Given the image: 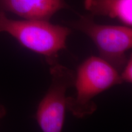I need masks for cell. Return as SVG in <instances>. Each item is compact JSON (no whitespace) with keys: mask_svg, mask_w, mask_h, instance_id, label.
I'll list each match as a JSON object with an SVG mask.
<instances>
[{"mask_svg":"<svg viewBox=\"0 0 132 132\" xmlns=\"http://www.w3.org/2000/svg\"><path fill=\"white\" fill-rule=\"evenodd\" d=\"M0 32L7 33L26 48L42 55L50 66L57 62L72 31L50 21L9 19L0 10Z\"/></svg>","mask_w":132,"mask_h":132,"instance_id":"obj_1","label":"cell"},{"mask_svg":"<svg viewBox=\"0 0 132 132\" xmlns=\"http://www.w3.org/2000/svg\"><path fill=\"white\" fill-rule=\"evenodd\" d=\"M122 83L119 72L99 56L89 57L75 74V94L67 98V110L78 118L91 115L97 110L94 99L100 93Z\"/></svg>","mask_w":132,"mask_h":132,"instance_id":"obj_2","label":"cell"},{"mask_svg":"<svg viewBox=\"0 0 132 132\" xmlns=\"http://www.w3.org/2000/svg\"><path fill=\"white\" fill-rule=\"evenodd\" d=\"M72 25L88 36L96 46L99 57L120 73L128 59L127 52L132 47L131 27L98 24L90 15L81 16Z\"/></svg>","mask_w":132,"mask_h":132,"instance_id":"obj_3","label":"cell"},{"mask_svg":"<svg viewBox=\"0 0 132 132\" xmlns=\"http://www.w3.org/2000/svg\"><path fill=\"white\" fill-rule=\"evenodd\" d=\"M50 67L51 84L39 103L36 119L42 132H62L67 110L66 92L74 85L75 73L58 62Z\"/></svg>","mask_w":132,"mask_h":132,"instance_id":"obj_4","label":"cell"},{"mask_svg":"<svg viewBox=\"0 0 132 132\" xmlns=\"http://www.w3.org/2000/svg\"><path fill=\"white\" fill-rule=\"evenodd\" d=\"M68 7L64 0H0V10L23 19L50 21L60 10Z\"/></svg>","mask_w":132,"mask_h":132,"instance_id":"obj_5","label":"cell"},{"mask_svg":"<svg viewBox=\"0 0 132 132\" xmlns=\"http://www.w3.org/2000/svg\"><path fill=\"white\" fill-rule=\"evenodd\" d=\"M84 6L90 15L108 16L131 27L132 0H84Z\"/></svg>","mask_w":132,"mask_h":132,"instance_id":"obj_6","label":"cell"},{"mask_svg":"<svg viewBox=\"0 0 132 132\" xmlns=\"http://www.w3.org/2000/svg\"><path fill=\"white\" fill-rule=\"evenodd\" d=\"M122 81L131 83L132 81V58L131 56L127 59L124 67L119 73Z\"/></svg>","mask_w":132,"mask_h":132,"instance_id":"obj_7","label":"cell"},{"mask_svg":"<svg viewBox=\"0 0 132 132\" xmlns=\"http://www.w3.org/2000/svg\"><path fill=\"white\" fill-rule=\"evenodd\" d=\"M5 114V112H4V109L1 108V106H0V118H1Z\"/></svg>","mask_w":132,"mask_h":132,"instance_id":"obj_8","label":"cell"}]
</instances>
